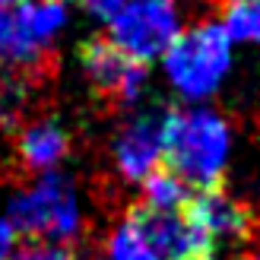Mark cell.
<instances>
[{
	"instance_id": "6da1fadb",
	"label": "cell",
	"mask_w": 260,
	"mask_h": 260,
	"mask_svg": "<svg viewBox=\"0 0 260 260\" xmlns=\"http://www.w3.org/2000/svg\"><path fill=\"white\" fill-rule=\"evenodd\" d=\"M232 134L229 124L213 111H168L162 168L181 178L190 190L219 187L229 165Z\"/></svg>"
},
{
	"instance_id": "7a4b0ae2",
	"label": "cell",
	"mask_w": 260,
	"mask_h": 260,
	"mask_svg": "<svg viewBox=\"0 0 260 260\" xmlns=\"http://www.w3.org/2000/svg\"><path fill=\"white\" fill-rule=\"evenodd\" d=\"M7 219L19 235L32 241L67 244L83 229L80 193L67 175L45 172L7 203Z\"/></svg>"
},
{
	"instance_id": "3957f363",
	"label": "cell",
	"mask_w": 260,
	"mask_h": 260,
	"mask_svg": "<svg viewBox=\"0 0 260 260\" xmlns=\"http://www.w3.org/2000/svg\"><path fill=\"white\" fill-rule=\"evenodd\" d=\"M168 83L184 99L200 102L222 86L232 67V38L225 35L222 22H200L178 38L162 54Z\"/></svg>"
},
{
	"instance_id": "277c9868",
	"label": "cell",
	"mask_w": 260,
	"mask_h": 260,
	"mask_svg": "<svg viewBox=\"0 0 260 260\" xmlns=\"http://www.w3.org/2000/svg\"><path fill=\"white\" fill-rule=\"evenodd\" d=\"M67 25V7L57 0H22L0 10V60L7 67H35L48 57Z\"/></svg>"
},
{
	"instance_id": "5b68a950",
	"label": "cell",
	"mask_w": 260,
	"mask_h": 260,
	"mask_svg": "<svg viewBox=\"0 0 260 260\" xmlns=\"http://www.w3.org/2000/svg\"><path fill=\"white\" fill-rule=\"evenodd\" d=\"M105 22V38L140 63L162 57L181 32L175 0H124Z\"/></svg>"
},
{
	"instance_id": "8992f818",
	"label": "cell",
	"mask_w": 260,
	"mask_h": 260,
	"mask_svg": "<svg viewBox=\"0 0 260 260\" xmlns=\"http://www.w3.org/2000/svg\"><path fill=\"white\" fill-rule=\"evenodd\" d=\"M80 67L86 73V80L92 83L95 92L108 95L114 102H137L143 92V83H146V67L149 63H140L118 45H111L105 35L86 38L80 45Z\"/></svg>"
},
{
	"instance_id": "52a82bcc",
	"label": "cell",
	"mask_w": 260,
	"mask_h": 260,
	"mask_svg": "<svg viewBox=\"0 0 260 260\" xmlns=\"http://www.w3.org/2000/svg\"><path fill=\"white\" fill-rule=\"evenodd\" d=\"M165 118L168 111H143L124 121L114 134L111 155L124 181H146L155 168H162Z\"/></svg>"
},
{
	"instance_id": "ba28073f",
	"label": "cell",
	"mask_w": 260,
	"mask_h": 260,
	"mask_svg": "<svg viewBox=\"0 0 260 260\" xmlns=\"http://www.w3.org/2000/svg\"><path fill=\"white\" fill-rule=\"evenodd\" d=\"M181 213L213 248H219V241H244L251 235V213L222 187L190 190Z\"/></svg>"
},
{
	"instance_id": "9c48e42d",
	"label": "cell",
	"mask_w": 260,
	"mask_h": 260,
	"mask_svg": "<svg viewBox=\"0 0 260 260\" xmlns=\"http://www.w3.org/2000/svg\"><path fill=\"white\" fill-rule=\"evenodd\" d=\"M67 152H70V134L57 121L45 118L19 130V159L25 168H32L38 175L54 172L67 159Z\"/></svg>"
},
{
	"instance_id": "30bf717a",
	"label": "cell",
	"mask_w": 260,
	"mask_h": 260,
	"mask_svg": "<svg viewBox=\"0 0 260 260\" xmlns=\"http://www.w3.org/2000/svg\"><path fill=\"white\" fill-rule=\"evenodd\" d=\"M105 260H162V254L152 248L137 219L127 213L105 241Z\"/></svg>"
},
{
	"instance_id": "8fae6325",
	"label": "cell",
	"mask_w": 260,
	"mask_h": 260,
	"mask_svg": "<svg viewBox=\"0 0 260 260\" xmlns=\"http://www.w3.org/2000/svg\"><path fill=\"white\" fill-rule=\"evenodd\" d=\"M187 197H190V187L181 178H175L168 168H155L143 181V203L152 206V210H181Z\"/></svg>"
},
{
	"instance_id": "7c38bea8",
	"label": "cell",
	"mask_w": 260,
	"mask_h": 260,
	"mask_svg": "<svg viewBox=\"0 0 260 260\" xmlns=\"http://www.w3.org/2000/svg\"><path fill=\"white\" fill-rule=\"evenodd\" d=\"M222 29L232 42L260 45V0H229Z\"/></svg>"
},
{
	"instance_id": "4fadbf2b",
	"label": "cell",
	"mask_w": 260,
	"mask_h": 260,
	"mask_svg": "<svg viewBox=\"0 0 260 260\" xmlns=\"http://www.w3.org/2000/svg\"><path fill=\"white\" fill-rule=\"evenodd\" d=\"M25 99H29V86L19 76H10V80L0 83V121L10 124L16 121V114L25 108Z\"/></svg>"
},
{
	"instance_id": "5bb4252c",
	"label": "cell",
	"mask_w": 260,
	"mask_h": 260,
	"mask_svg": "<svg viewBox=\"0 0 260 260\" xmlns=\"http://www.w3.org/2000/svg\"><path fill=\"white\" fill-rule=\"evenodd\" d=\"M10 260H80V257L60 241H29L19 244Z\"/></svg>"
},
{
	"instance_id": "9a60e30c",
	"label": "cell",
	"mask_w": 260,
	"mask_h": 260,
	"mask_svg": "<svg viewBox=\"0 0 260 260\" xmlns=\"http://www.w3.org/2000/svg\"><path fill=\"white\" fill-rule=\"evenodd\" d=\"M16 248H19V232L10 225L7 216H0V260H10Z\"/></svg>"
},
{
	"instance_id": "2e32d148",
	"label": "cell",
	"mask_w": 260,
	"mask_h": 260,
	"mask_svg": "<svg viewBox=\"0 0 260 260\" xmlns=\"http://www.w3.org/2000/svg\"><path fill=\"white\" fill-rule=\"evenodd\" d=\"M121 4H124V0H83V7L92 13V16H99V19H108Z\"/></svg>"
},
{
	"instance_id": "e0dca14e",
	"label": "cell",
	"mask_w": 260,
	"mask_h": 260,
	"mask_svg": "<svg viewBox=\"0 0 260 260\" xmlns=\"http://www.w3.org/2000/svg\"><path fill=\"white\" fill-rule=\"evenodd\" d=\"M16 4H22V0H0V10H10V7H16Z\"/></svg>"
},
{
	"instance_id": "ac0fdd59",
	"label": "cell",
	"mask_w": 260,
	"mask_h": 260,
	"mask_svg": "<svg viewBox=\"0 0 260 260\" xmlns=\"http://www.w3.org/2000/svg\"><path fill=\"white\" fill-rule=\"evenodd\" d=\"M184 260H216V254H197V257H184Z\"/></svg>"
},
{
	"instance_id": "d6986e66",
	"label": "cell",
	"mask_w": 260,
	"mask_h": 260,
	"mask_svg": "<svg viewBox=\"0 0 260 260\" xmlns=\"http://www.w3.org/2000/svg\"><path fill=\"white\" fill-rule=\"evenodd\" d=\"M251 260H260V251H257V254H254V257H251Z\"/></svg>"
},
{
	"instance_id": "ffe728a7",
	"label": "cell",
	"mask_w": 260,
	"mask_h": 260,
	"mask_svg": "<svg viewBox=\"0 0 260 260\" xmlns=\"http://www.w3.org/2000/svg\"><path fill=\"white\" fill-rule=\"evenodd\" d=\"M57 4H67V0H57Z\"/></svg>"
}]
</instances>
